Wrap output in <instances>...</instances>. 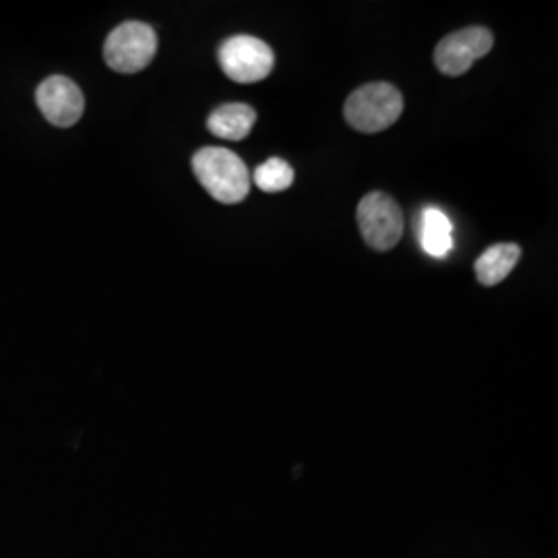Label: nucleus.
<instances>
[{"mask_svg": "<svg viewBox=\"0 0 558 558\" xmlns=\"http://www.w3.org/2000/svg\"><path fill=\"white\" fill-rule=\"evenodd\" d=\"M36 101L44 119L59 129L77 124L85 112V98L80 85L62 75H52L41 81L36 92Z\"/></svg>", "mask_w": 558, "mask_h": 558, "instance_id": "nucleus-7", "label": "nucleus"}, {"mask_svg": "<svg viewBox=\"0 0 558 558\" xmlns=\"http://www.w3.org/2000/svg\"><path fill=\"white\" fill-rule=\"evenodd\" d=\"M495 38L486 27H465L442 38L435 50V64L442 75L459 77L472 69L476 60L493 50Z\"/></svg>", "mask_w": 558, "mask_h": 558, "instance_id": "nucleus-6", "label": "nucleus"}, {"mask_svg": "<svg viewBox=\"0 0 558 558\" xmlns=\"http://www.w3.org/2000/svg\"><path fill=\"white\" fill-rule=\"evenodd\" d=\"M201 186L223 205H236L251 191V172L239 156L223 147H203L193 158Z\"/></svg>", "mask_w": 558, "mask_h": 558, "instance_id": "nucleus-1", "label": "nucleus"}, {"mask_svg": "<svg viewBox=\"0 0 558 558\" xmlns=\"http://www.w3.org/2000/svg\"><path fill=\"white\" fill-rule=\"evenodd\" d=\"M519 257H521V248L518 244L513 242L493 244L476 260V278L486 288L497 286L502 279L509 278V274L519 263Z\"/></svg>", "mask_w": 558, "mask_h": 558, "instance_id": "nucleus-10", "label": "nucleus"}, {"mask_svg": "<svg viewBox=\"0 0 558 558\" xmlns=\"http://www.w3.org/2000/svg\"><path fill=\"white\" fill-rule=\"evenodd\" d=\"M253 180L263 193H281L294 184V170L288 161L269 158L253 172Z\"/></svg>", "mask_w": 558, "mask_h": 558, "instance_id": "nucleus-11", "label": "nucleus"}, {"mask_svg": "<svg viewBox=\"0 0 558 558\" xmlns=\"http://www.w3.org/2000/svg\"><path fill=\"white\" fill-rule=\"evenodd\" d=\"M158 52V36L151 25L126 21L110 32L104 44V60L117 73H140Z\"/></svg>", "mask_w": 558, "mask_h": 558, "instance_id": "nucleus-3", "label": "nucleus"}, {"mask_svg": "<svg viewBox=\"0 0 558 558\" xmlns=\"http://www.w3.org/2000/svg\"><path fill=\"white\" fill-rule=\"evenodd\" d=\"M257 122V112L248 104H223L216 108L209 119L207 129L223 141H242L248 137Z\"/></svg>", "mask_w": 558, "mask_h": 558, "instance_id": "nucleus-9", "label": "nucleus"}, {"mask_svg": "<svg viewBox=\"0 0 558 558\" xmlns=\"http://www.w3.org/2000/svg\"><path fill=\"white\" fill-rule=\"evenodd\" d=\"M416 236L426 255L442 259L453 251V221L439 207H424L416 218Z\"/></svg>", "mask_w": 558, "mask_h": 558, "instance_id": "nucleus-8", "label": "nucleus"}, {"mask_svg": "<svg viewBox=\"0 0 558 558\" xmlns=\"http://www.w3.org/2000/svg\"><path fill=\"white\" fill-rule=\"evenodd\" d=\"M359 228L364 242L375 251H391L403 234V214L385 193H368L359 205Z\"/></svg>", "mask_w": 558, "mask_h": 558, "instance_id": "nucleus-5", "label": "nucleus"}, {"mask_svg": "<svg viewBox=\"0 0 558 558\" xmlns=\"http://www.w3.org/2000/svg\"><path fill=\"white\" fill-rule=\"evenodd\" d=\"M218 62L228 80L236 83H257L271 75L276 57L269 44L259 38L234 36L221 44Z\"/></svg>", "mask_w": 558, "mask_h": 558, "instance_id": "nucleus-4", "label": "nucleus"}, {"mask_svg": "<svg viewBox=\"0 0 558 558\" xmlns=\"http://www.w3.org/2000/svg\"><path fill=\"white\" fill-rule=\"evenodd\" d=\"M403 112V96L391 83H368L350 94L343 114L360 133H380L398 122Z\"/></svg>", "mask_w": 558, "mask_h": 558, "instance_id": "nucleus-2", "label": "nucleus"}]
</instances>
